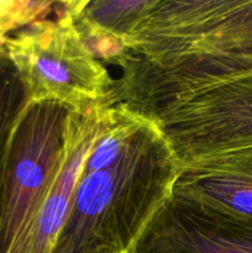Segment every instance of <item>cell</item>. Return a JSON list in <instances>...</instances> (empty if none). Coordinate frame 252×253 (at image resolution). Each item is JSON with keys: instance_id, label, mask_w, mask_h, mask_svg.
<instances>
[{"instance_id": "6", "label": "cell", "mask_w": 252, "mask_h": 253, "mask_svg": "<svg viewBox=\"0 0 252 253\" xmlns=\"http://www.w3.org/2000/svg\"><path fill=\"white\" fill-rule=\"evenodd\" d=\"M104 108L77 109L73 113L66 156L58 175L30 229L10 253H52L68 216L83 162L100 130Z\"/></svg>"}, {"instance_id": "12", "label": "cell", "mask_w": 252, "mask_h": 253, "mask_svg": "<svg viewBox=\"0 0 252 253\" xmlns=\"http://www.w3.org/2000/svg\"><path fill=\"white\" fill-rule=\"evenodd\" d=\"M205 1H207V0H205ZM205 1H204V5H205ZM203 9H204V6H203ZM202 11H203V10H202ZM200 15H202V12H200ZM199 19H200V17H199ZM198 24H199V22H198ZM195 30V29H194ZM194 30H193V31H194ZM187 39H188V37H187ZM187 39H185V40H187ZM180 43H182V42H180ZM175 47H177V46H175ZM175 47H174V48H175ZM170 52H172V51H170ZM170 52H168V53H170ZM167 53V54H168ZM165 56H166V54H165Z\"/></svg>"}, {"instance_id": "7", "label": "cell", "mask_w": 252, "mask_h": 253, "mask_svg": "<svg viewBox=\"0 0 252 253\" xmlns=\"http://www.w3.org/2000/svg\"><path fill=\"white\" fill-rule=\"evenodd\" d=\"M172 190L252 219V145L183 163Z\"/></svg>"}, {"instance_id": "2", "label": "cell", "mask_w": 252, "mask_h": 253, "mask_svg": "<svg viewBox=\"0 0 252 253\" xmlns=\"http://www.w3.org/2000/svg\"><path fill=\"white\" fill-rule=\"evenodd\" d=\"M76 110L52 99L30 100L17 119L0 188V253L21 241L46 200L66 156Z\"/></svg>"}, {"instance_id": "11", "label": "cell", "mask_w": 252, "mask_h": 253, "mask_svg": "<svg viewBox=\"0 0 252 253\" xmlns=\"http://www.w3.org/2000/svg\"><path fill=\"white\" fill-rule=\"evenodd\" d=\"M51 1H0V47L5 37L48 14Z\"/></svg>"}, {"instance_id": "9", "label": "cell", "mask_w": 252, "mask_h": 253, "mask_svg": "<svg viewBox=\"0 0 252 253\" xmlns=\"http://www.w3.org/2000/svg\"><path fill=\"white\" fill-rule=\"evenodd\" d=\"M156 0L71 1L69 14L88 46L96 42L123 43L153 6Z\"/></svg>"}, {"instance_id": "5", "label": "cell", "mask_w": 252, "mask_h": 253, "mask_svg": "<svg viewBox=\"0 0 252 253\" xmlns=\"http://www.w3.org/2000/svg\"><path fill=\"white\" fill-rule=\"evenodd\" d=\"M126 253H252V219L172 190Z\"/></svg>"}, {"instance_id": "3", "label": "cell", "mask_w": 252, "mask_h": 253, "mask_svg": "<svg viewBox=\"0 0 252 253\" xmlns=\"http://www.w3.org/2000/svg\"><path fill=\"white\" fill-rule=\"evenodd\" d=\"M69 4L54 17L15 30L1 47L21 74L31 100L52 99L74 109L106 106L114 77L76 29Z\"/></svg>"}, {"instance_id": "8", "label": "cell", "mask_w": 252, "mask_h": 253, "mask_svg": "<svg viewBox=\"0 0 252 253\" xmlns=\"http://www.w3.org/2000/svg\"><path fill=\"white\" fill-rule=\"evenodd\" d=\"M185 51L214 54L225 79L251 72L252 0H210L198 29L174 53Z\"/></svg>"}, {"instance_id": "10", "label": "cell", "mask_w": 252, "mask_h": 253, "mask_svg": "<svg viewBox=\"0 0 252 253\" xmlns=\"http://www.w3.org/2000/svg\"><path fill=\"white\" fill-rule=\"evenodd\" d=\"M31 100L21 74L0 47V188L10 137L17 119Z\"/></svg>"}, {"instance_id": "1", "label": "cell", "mask_w": 252, "mask_h": 253, "mask_svg": "<svg viewBox=\"0 0 252 253\" xmlns=\"http://www.w3.org/2000/svg\"><path fill=\"white\" fill-rule=\"evenodd\" d=\"M178 172L160 128L138 116L110 160L83 165L52 253H126L170 194Z\"/></svg>"}, {"instance_id": "4", "label": "cell", "mask_w": 252, "mask_h": 253, "mask_svg": "<svg viewBox=\"0 0 252 253\" xmlns=\"http://www.w3.org/2000/svg\"><path fill=\"white\" fill-rule=\"evenodd\" d=\"M179 166L252 145V71L174 99L150 119Z\"/></svg>"}]
</instances>
